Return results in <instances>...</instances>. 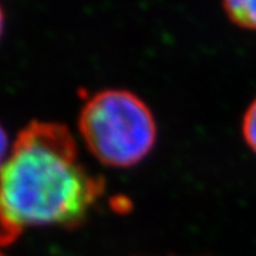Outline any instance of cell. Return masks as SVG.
I'll list each match as a JSON object with an SVG mask.
<instances>
[{
	"mask_svg": "<svg viewBox=\"0 0 256 256\" xmlns=\"http://www.w3.org/2000/svg\"><path fill=\"white\" fill-rule=\"evenodd\" d=\"M104 191V181L82 164L68 128L30 122L0 168V246L28 228L80 225Z\"/></svg>",
	"mask_w": 256,
	"mask_h": 256,
	"instance_id": "cell-1",
	"label": "cell"
},
{
	"mask_svg": "<svg viewBox=\"0 0 256 256\" xmlns=\"http://www.w3.org/2000/svg\"><path fill=\"white\" fill-rule=\"evenodd\" d=\"M78 130L92 156L106 166L126 170L142 162L156 144V117L134 92L104 90L82 106Z\"/></svg>",
	"mask_w": 256,
	"mask_h": 256,
	"instance_id": "cell-2",
	"label": "cell"
},
{
	"mask_svg": "<svg viewBox=\"0 0 256 256\" xmlns=\"http://www.w3.org/2000/svg\"><path fill=\"white\" fill-rule=\"evenodd\" d=\"M222 6L235 26L256 30V0H222Z\"/></svg>",
	"mask_w": 256,
	"mask_h": 256,
	"instance_id": "cell-3",
	"label": "cell"
},
{
	"mask_svg": "<svg viewBox=\"0 0 256 256\" xmlns=\"http://www.w3.org/2000/svg\"><path fill=\"white\" fill-rule=\"evenodd\" d=\"M242 136L250 148V151L256 156V98L248 107L246 112L242 121Z\"/></svg>",
	"mask_w": 256,
	"mask_h": 256,
	"instance_id": "cell-4",
	"label": "cell"
},
{
	"mask_svg": "<svg viewBox=\"0 0 256 256\" xmlns=\"http://www.w3.org/2000/svg\"><path fill=\"white\" fill-rule=\"evenodd\" d=\"M10 150H12V146H10L8 132L3 128V126L0 124V168L6 162V160L10 154Z\"/></svg>",
	"mask_w": 256,
	"mask_h": 256,
	"instance_id": "cell-5",
	"label": "cell"
},
{
	"mask_svg": "<svg viewBox=\"0 0 256 256\" xmlns=\"http://www.w3.org/2000/svg\"><path fill=\"white\" fill-rule=\"evenodd\" d=\"M3 28H4V14H3L2 8H0V37L3 34Z\"/></svg>",
	"mask_w": 256,
	"mask_h": 256,
	"instance_id": "cell-6",
	"label": "cell"
},
{
	"mask_svg": "<svg viewBox=\"0 0 256 256\" xmlns=\"http://www.w3.org/2000/svg\"><path fill=\"white\" fill-rule=\"evenodd\" d=\"M0 256H4V255H3V254H2V252H0Z\"/></svg>",
	"mask_w": 256,
	"mask_h": 256,
	"instance_id": "cell-7",
	"label": "cell"
}]
</instances>
